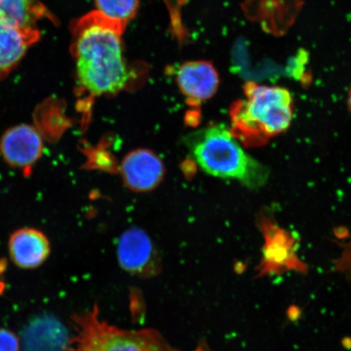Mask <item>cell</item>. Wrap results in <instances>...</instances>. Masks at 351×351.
Wrapping results in <instances>:
<instances>
[{
  "label": "cell",
  "instance_id": "cell-3",
  "mask_svg": "<svg viewBox=\"0 0 351 351\" xmlns=\"http://www.w3.org/2000/svg\"><path fill=\"white\" fill-rule=\"evenodd\" d=\"M244 92L245 99L231 110L230 131L237 139L245 146H260L289 128L293 112L289 91L247 83Z\"/></svg>",
  "mask_w": 351,
  "mask_h": 351
},
{
  "label": "cell",
  "instance_id": "cell-5",
  "mask_svg": "<svg viewBox=\"0 0 351 351\" xmlns=\"http://www.w3.org/2000/svg\"><path fill=\"white\" fill-rule=\"evenodd\" d=\"M258 227L265 239L262 260L256 267L258 278L289 271L307 273L308 267L298 256L297 241L291 232L263 213L258 217Z\"/></svg>",
  "mask_w": 351,
  "mask_h": 351
},
{
  "label": "cell",
  "instance_id": "cell-9",
  "mask_svg": "<svg viewBox=\"0 0 351 351\" xmlns=\"http://www.w3.org/2000/svg\"><path fill=\"white\" fill-rule=\"evenodd\" d=\"M177 82L183 94L195 102L212 98L219 86V75L208 61H189L179 68Z\"/></svg>",
  "mask_w": 351,
  "mask_h": 351
},
{
  "label": "cell",
  "instance_id": "cell-12",
  "mask_svg": "<svg viewBox=\"0 0 351 351\" xmlns=\"http://www.w3.org/2000/svg\"><path fill=\"white\" fill-rule=\"evenodd\" d=\"M49 15L39 0H1L0 20L20 28H37V21Z\"/></svg>",
  "mask_w": 351,
  "mask_h": 351
},
{
  "label": "cell",
  "instance_id": "cell-15",
  "mask_svg": "<svg viewBox=\"0 0 351 351\" xmlns=\"http://www.w3.org/2000/svg\"><path fill=\"white\" fill-rule=\"evenodd\" d=\"M348 107H349L350 111L351 112V90H350L349 95H348Z\"/></svg>",
  "mask_w": 351,
  "mask_h": 351
},
{
  "label": "cell",
  "instance_id": "cell-7",
  "mask_svg": "<svg viewBox=\"0 0 351 351\" xmlns=\"http://www.w3.org/2000/svg\"><path fill=\"white\" fill-rule=\"evenodd\" d=\"M43 143L38 131L29 125L7 130L0 141V152L8 164L16 168H32L42 156Z\"/></svg>",
  "mask_w": 351,
  "mask_h": 351
},
{
  "label": "cell",
  "instance_id": "cell-8",
  "mask_svg": "<svg viewBox=\"0 0 351 351\" xmlns=\"http://www.w3.org/2000/svg\"><path fill=\"white\" fill-rule=\"evenodd\" d=\"M8 249L12 262L24 269L41 266L51 253L49 240L43 232L33 228H23L13 232Z\"/></svg>",
  "mask_w": 351,
  "mask_h": 351
},
{
  "label": "cell",
  "instance_id": "cell-16",
  "mask_svg": "<svg viewBox=\"0 0 351 351\" xmlns=\"http://www.w3.org/2000/svg\"><path fill=\"white\" fill-rule=\"evenodd\" d=\"M0 1H1V0H0Z\"/></svg>",
  "mask_w": 351,
  "mask_h": 351
},
{
  "label": "cell",
  "instance_id": "cell-4",
  "mask_svg": "<svg viewBox=\"0 0 351 351\" xmlns=\"http://www.w3.org/2000/svg\"><path fill=\"white\" fill-rule=\"evenodd\" d=\"M75 335L66 351H177L152 328L128 330L100 317L99 307L73 315Z\"/></svg>",
  "mask_w": 351,
  "mask_h": 351
},
{
  "label": "cell",
  "instance_id": "cell-2",
  "mask_svg": "<svg viewBox=\"0 0 351 351\" xmlns=\"http://www.w3.org/2000/svg\"><path fill=\"white\" fill-rule=\"evenodd\" d=\"M186 144L197 165L214 177L234 179L249 189L261 188L269 180L267 167L250 156L225 126L197 130L188 136Z\"/></svg>",
  "mask_w": 351,
  "mask_h": 351
},
{
  "label": "cell",
  "instance_id": "cell-11",
  "mask_svg": "<svg viewBox=\"0 0 351 351\" xmlns=\"http://www.w3.org/2000/svg\"><path fill=\"white\" fill-rule=\"evenodd\" d=\"M164 165L156 154L147 150L131 152L122 164L127 185L138 191H150L164 176Z\"/></svg>",
  "mask_w": 351,
  "mask_h": 351
},
{
  "label": "cell",
  "instance_id": "cell-1",
  "mask_svg": "<svg viewBox=\"0 0 351 351\" xmlns=\"http://www.w3.org/2000/svg\"><path fill=\"white\" fill-rule=\"evenodd\" d=\"M126 25L97 10L72 22V51L78 80L91 93H114L128 82L122 45Z\"/></svg>",
  "mask_w": 351,
  "mask_h": 351
},
{
  "label": "cell",
  "instance_id": "cell-10",
  "mask_svg": "<svg viewBox=\"0 0 351 351\" xmlns=\"http://www.w3.org/2000/svg\"><path fill=\"white\" fill-rule=\"evenodd\" d=\"M39 38L38 28H20L0 20V78L15 69Z\"/></svg>",
  "mask_w": 351,
  "mask_h": 351
},
{
  "label": "cell",
  "instance_id": "cell-14",
  "mask_svg": "<svg viewBox=\"0 0 351 351\" xmlns=\"http://www.w3.org/2000/svg\"><path fill=\"white\" fill-rule=\"evenodd\" d=\"M0 351H20V341L14 332L0 328Z\"/></svg>",
  "mask_w": 351,
  "mask_h": 351
},
{
  "label": "cell",
  "instance_id": "cell-13",
  "mask_svg": "<svg viewBox=\"0 0 351 351\" xmlns=\"http://www.w3.org/2000/svg\"><path fill=\"white\" fill-rule=\"evenodd\" d=\"M95 3L104 16L127 24L137 15L140 0H95Z\"/></svg>",
  "mask_w": 351,
  "mask_h": 351
},
{
  "label": "cell",
  "instance_id": "cell-6",
  "mask_svg": "<svg viewBox=\"0 0 351 351\" xmlns=\"http://www.w3.org/2000/svg\"><path fill=\"white\" fill-rule=\"evenodd\" d=\"M117 257L122 269L131 274L152 276L160 269L151 239L137 228L121 235L117 245Z\"/></svg>",
  "mask_w": 351,
  "mask_h": 351
}]
</instances>
